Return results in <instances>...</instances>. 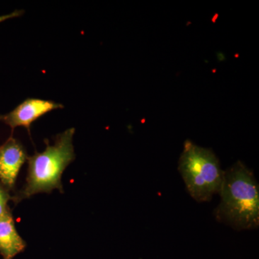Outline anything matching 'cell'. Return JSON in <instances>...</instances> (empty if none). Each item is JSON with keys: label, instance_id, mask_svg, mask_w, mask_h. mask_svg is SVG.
<instances>
[{"label": "cell", "instance_id": "6da1fadb", "mask_svg": "<svg viewBox=\"0 0 259 259\" xmlns=\"http://www.w3.org/2000/svg\"><path fill=\"white\" fill-rule=\"evenodd\" d=\"M219 194L221 202L214 210L218 222L236 231L259 226V187L253 171L238 161L223 171Z\"/></svg>", "mask_w": 259, "mask_h": 259}, {"label": "cell", "instance_id": "7a4b0ae2", "mask_svg": "<svg viewBox=\"0 0 259 259\" xmlns=\"http://www.w3.org/2000/svg\"><path fill=\"white\" fill-rule=\"evenodd\" d=\"M74 128L66 130L59 135L55 144L41 153L28 158V174L26 185L17 197V200L29 198L34 194L49 193L57 189L62 192L63 172L74 159L73 138Z\"/></svg>", "mask_w": 259, "mask_h": 259}, {"label": "cell", "instance_id": "3957f363", "mask_svg": "<svg viewBox=\"0 0 259 259\" xmlns=\"http://www.w3.org/2000/svg\"><path fill=\"white\" fill-rule=\"evenodd\" d=\"M178 169L187 192L197 202H209L214 194H219L223 171L212 150L186 141Z\"/></svg>", "mask_w": 259, "mask_h": 259}, {"label": "cell", "instance_id": "277c9868", "mask_svg": "<svg viewBox=\"0 0 259 259\" xmlns=\"http://www.w3.org/2000/svg\"><path fill=\"white\" fill-rule=\"evenodd\" d=\"M63 107L61 104L50 100L28 99L13 111L4 116L3 120L12 129L17 127H25L29 130L32 122L39 117Z\"/></svg>", "mask_w": 259, "mask_h": 259}, {"label": "cell", "instance_id": "5b68a950", "mask_svg": "<svg viewBox=\"0 0 259 259\" xmlns=\"http://www.w3.org/2000/svg\"><path fill=\"white\" fill-rule=\"evenodd\" d=\"M27 159L22 145L10 138L0 148V181L6 187L15 185L20 168Z\"/></svg>", "mask_w": 259, "mask_h": 259}, {"label": "cell", "instance_id": "8992f818", "mask_svg": "<svg viewBox=\"0 0 259 259\" xmlns=\"http://www.w3.org/2000/svg\"><path fill=\"white\" fill-rule=\"evenodd\" d=\"M26 243L15 228L10 212L0 218V254L3 259H13L23 252Z\"/></svg>", "mask_w": 259, "mask_h": 259}, {"label": "cell", "instance_id": "52a82bcc", "mask_svg": "<svg viewBox=\"0 0 259 259\" xmlns=\"http://www.w3.org/2000/svg\"><path fill=\"white\" fill-rule=\"evenodd\" d=\"M9 199V194L0 185V218L5 215L7 213L9 212L7 208Z\"/></svg>", "mask_w": 259, "mask_h": 259}, {"label": "cell", "instance_id": "ba28073f", "mask_svg": "<svg viewBox=\"0 0 259 259\" xmlns=\"http://www.w3.org/2000/svg\"><path fill=\"white\" fill-rule=\"evenodd\" d=\"M23 13V11H19V10H17V11L13 12V13H10V14L1 15L0 16V23L2 22H4L5 20H9V19L16 18V17L20 16V15H22Z\"/></svg>", "mask_w": 259, "mask_h": 259}]
</instances>
